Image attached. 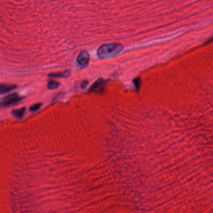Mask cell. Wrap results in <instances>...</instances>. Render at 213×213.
I'll use <instances>...</instances> for the list:
<instances>
[{"instance_id": "cell-1", "label": "cell", "mask_w": 213, "mask_h": 213, "mask_svg": "<svg viewBox=\"0 0 213 213\" xmlns=\"http://www.w3.org/2000/svg\"><path fill=\"white\" fill-rule=\"evenodd\" d=\"M122 50L123 46L121 44L118 42H111L100 46L98 50L97 55L100 59H109L118 55Z\"/></svg>"}, {"instance_id": "cell-2", "label": "cell", "mask_w": 213, "mask_h": 213, "mask_svg": "<svg viewBox=\"0 0 213 213\" xmlns=\"http://www.w3.org/2000/svg\"><path fill=\"white\" fill-rule=\"evenodd\" d=\"M23 99L17 93H12L4 97L0 101V107H8L18 104Z\"/></svg>"}, {"instance_id": "cell-3", "label": "cell", "mask_w": 213, "mask_h": 213, "mask_svg": "<svg viewBox=\"0 0 213 213\" xmlns=\"http://www.w3.org/2000/svg\"><path fill=\"white\" fill-rule=\"evenodd\" d=\"M89 61V55L86 51H83L79 53L77 58V62L81 67H86Z\"/></svg>"}, {"instance_id": "cell-4", "label": "cell", "mask_w": 213, "mask_h": 213, "mask_svg": "<svg viewBox=\"0 0 213 213\" xmlns=\"http://www.w3.org/2000/svg\"><path fill=\"white\" fill-rule=\"evenodd\" d=\"M106 82L104 79H100L98 80L96 82L94 83V84L90 88V91H103L104 84Z\"/></svg>"}, {"instance_id": "cell-5", "label": "cell", "mask_w": 213, "mask_h": 213, "mask_svg": "<svg viewBox=\"0 0 213 213\" xmlns=\"http://www.w3.org/2000/svg\"><path fill=\"white\" fill-rule=\"evenodd\" d=\"M17 88V86L14 84H0V94L7 93L13 91Z\"/></svg>"}, {"instance_id": "cell-6", "label": "cell", "mask_w": 213, "mask_h": 213, "mask_svg": "<svg viewBox=\"0 0 213 213\" xmlns=\"http://www.w3.org/2000/svg\"><path fill=\"white\" fill-rule=\"evenodd\" d=\"M70 71H65L63 72L50 74L49 76L51 78H66L70 76Z\"/></svg>"}, {"instance_id": "cell-7", "label": "cell", "mask_w": 213, "mask_h": 213, "mask_svg": "<svg viewBox=\"0 0 213 213\" xmlns=\"http://www.w3.org/2000/svg\"><path fill=\"white\" fill-rule=\"evenodd\" d=\"M25 111H26V108L23 107L22 108L13 110L12 111V114L14 117H16V118L20 119L21 118H23V116L25 113Z\"/></svg>"}, {"instance_id": "cell-8", "label": "cell", "mask_w": 213, "mask_h": 213, "mask_svg": "<svg viewBox=\"0 0 213 213\" xmlns=\"http://www.w3.org/2000/svg\"><path fill=\"white\" fill-rule=\"evenodd\" d=\"M60 83L55 80H50L47 83V88L50 89H55L60 86Z\"/></svg>"}, {"instance_id": "cell-9", "label": "cell", "mask_w": 213, "mask_h": 213, "mask_svg": "<svg viewBox=\"0 0 213 213\" xmlns=\"http://www.w3.org/2000/svg\"><path fill=\"white\" fill-rule=\"evenodd\" d=\"M42 104L41 103H36L33 105H32L30 107V111L32 112H35L39 110L41 107Z\"/></svg>"}, {"instance_id": "cell-10", "label": "cell", "mask_w": 213, "mask_h": 213, "mask_svg": "<svg viewBox=\"0 0 213 213\" xmlns=\"http://www.w3.org/2000/svg\"><path fill=\"white\" fill-rule=\"evenodd\" d=\"M88 83V82L87 81H84V82L81 84V88H82L83 89H84L85 88H86V87L87 86Z\"/></svg>"}, {"instance_id": "cell-11", "label": "cell", "mask_w": 213, "mask_h": 213, "mask_svg": "<svg viewBox=\"0 0 213 213\" xmlns=\"http://www.w3.org/2000/svg\"><path fill=\"white\" fill-rule=\"evenodd\" d=\"M135 82L136 83L135 84L136 85V88L138 89V88H139V86H140V79H137V80H135Z\"/></svg>"}]
</instances>
